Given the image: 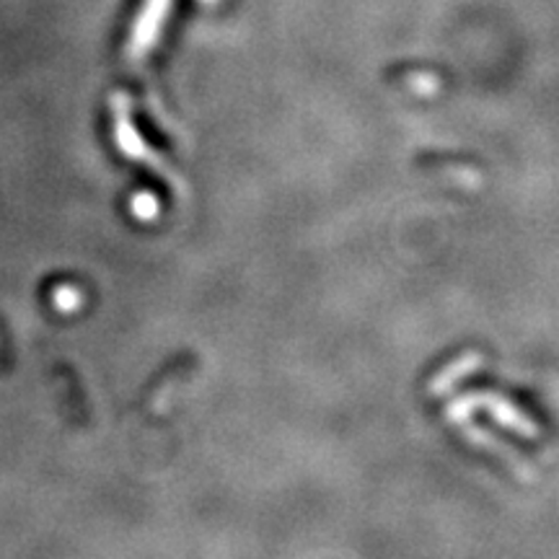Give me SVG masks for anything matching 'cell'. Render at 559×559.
<instances>
[{"instance_id": "cell-3", "label": "cell", "mask_w": 559, "mask_h": 559, "mask_svg": "<svg viewBox=\"0 0 559 559\" xmlns=\"http://www.w3.org/2000/svg\"><path fill=\"white\" fill-rule=\"evenodd\" d=\"M132 210H135L138 218L151 221V218H156V215H158V202H156V198H153V194H138V198L132 200Z\"/></svg>"}, {"instance_id": "cell-1", "label": "cell", "mask_w": 559, "mask_h": 559, "mask_svg": "<svg viewBox=\"0 0 559 559\" xmlns=\"http://www.w3.org/2000/svg\"><path fill=\"white\" fill-rule=\"evenodd\" d=\"M117 143H120V151L128 158L145 160L151 169H156L158 174H164V177H169V169H164V164L153 156V151L145 148V145L140 143L138 132H135V128H132V122L128 117V107H122V104H117Z\"/></svg>"}, {"instance_id": "cell-2", "label": "cell", "mask_w": 559, "mask_h": 559, "mask_svg": "<svg viewBox=\"0 0 559 559\" xmlns=\"http://www.w3.org/2000/svg\"><path fill=\"white\" fill-rule=\"evenodd\" d=\"M472 400H474V404H477V407H479V404H485V407H489V412H492V417L500 419V423L508 425V428L523 432V436H526V438H534L536 436L534 425H531L526 417H521V412H515L506 400H500V396L487 394V396H472Z\"/></svg>"}]
</instances>
